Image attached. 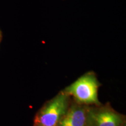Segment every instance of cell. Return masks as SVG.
I'll return each mask as SVG.
<instances>
[{"label":"cell","mask_w":126,"mask_h":126,"mask_svg":"<svg viewBox=\"0 0 126 126\" xmlns=\"http://www.w3.org/2000/svg\"><path fill=\"white\" fill-rule=\"evenodd\" d=\"M99 84L95 74L88 72L66 88L64 93L72 96L79 103L99 105L97 98Z\"/></svg>","instance_id":"cell-1"},{"label":"cell","mask_w":126,"mask_h":126,"mask_svg":"<svg viewBox=\"0 0 126 126\" xmlns=\"http://www.w3.org/2000/svg\"><path fill=\"white\" fill-rule=\"evenodd\" d=\"M68 95L63 92L47 103L36 115L34 126H57L67 111Z\"/></svg>","instance_id":"cell-2"},{"label":"cell","mask_w":126,"mask_h":126,"mask_svg":"<svg viewBox=\"0 0 126 126\" xmlns=\"http://www.w3.org/2000/svg\"><path fill=\"white\" fill-rule=\"evenodd\" d=\"M123 123L121 115L110 108L86 110V126H122Z\"/></svg>","instance_id":"cell-3"},{"label":"cell","mask_w":126,"mask_h":126,"mask_svg":"<svg viewBox=\"0 0 126 126\" xmlns=\"http://www.w3.org/2000/svg\"><path fill=\"white\" fill-rule=\"evenodd\" d=\"M86 110L79 105H74L67 111L57 126H86Z\"/></svg>","instance_id":"cell-4"},{"label":"cell","mask_w":126,"mask_h":126,"mask_svg":"<svg viewBox=\"0 0 126 126\" xmlns=\"http://www.w3.org/2000/svg\"><path fill=\"white\" fill-rule=\"evenodd\" d=\"M1 39H2V33L0 31V42H1Z\"/></svg>","instance_id":"cell-5"},{"label":"cell","mask_w":126,"mask_h":126,"mask_svg":"<svg viewBox=\"0 0 126 126\" xmlns=\"http://www.w3.org/2000/svg\"></svg>","instance_id":"cell-6"}]
</instances>
